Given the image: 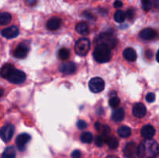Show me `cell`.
I'll return each instance as SVG.
<instances>
[{
  "label": "cell",
  "instance_id": "cell-1",
  "mask_svg": "<svg viewBox=\"0 0 159 158\" xmlns=\"http://www.w3.org/2000/svg\"><path fill=\"white\" fill-rule=\"evenodd\" d=\"M158 153V143L152 139L143 140L137 150V155L139 158H155Z\"/></svg>",
  "mask_w": 159,
  "mask_h": 158
},
{
  "label": "cell",
  "instance_id": "cell-2",
  "mask_svg": "<svg viewBox=\"0 0 159 158\" xmlns=\"http://www.w3.org/2000/svg\"><path fill=\"white\" fill-rule=\"evenodd\" d=\"M0 74L2 77L7 79L12 84H22L26 80V74L23 71L16 69L13 65L10 64H5L0 71Z\"/></svg>",
  "mask_w": 159,
  "mask_h": 158
},
{
  "label": "cell",
  "instance_id": "cell-3",
  "mask_svg": "<svg viewBox=\"0 0 159 158\" xmlns=\"http://www.w3.org/2000/svg\"><path fill=\"white\" fill-rule=\"evenodd\" d=\"M93 57L99 63H107L111 59L110 49L103 45H97L93 52Z\"/></svg>",
  "mask_w": 159,
  "mask_h": 158
},
{
  "label": "cell",
  "instance_id": "cell-4",
  "mask_svg": "<svg viewBox=\"0 0 159 158\" xmlns=\"http://www.w3.org/2000/svg\"><path fill=\"white\" fill-rule=\"evenodd\" d=\"M97 45H103L109 49H113L116 46L117 40L113 33L110 32L102 33L98 37L96 40Z\"/></svg>",
  "mask_w": 159,
  "mask_h": 158
},
{
  "label": "cell",
  "instance_id": "cell-5",
  "mask_svg": "<svg viewBox=\"0 0 159 158\" xmlns=\"http://www.w3.org/2000/svg\"><path fill=\"white\" fill-rule=\"evenodd\" d=\"M90 48V42L86 38H81L77 40L75 46V50L79 56L86 55Z\"/></svg>",
  "mask_w": 159,
  "mask_h": 158
},
{
  "label": "cell",
  "instance_id": "cell-6",
  "mask_svg": "<svg viewBox=\"0 0 159 158\" xmlns=\"http://www.w3.org/2000/svg\"><path fill=\"white\" fill-rule=\"evenodd\" d=\"M89 87L93 93H99L104 89L105 82L101 77H93L89 82Z\"/></svg>",
  "mask_w": 159,
  "mask_h": 158
},
{
  "label": "cell",
  "instance_id": "cell-7",
  "mask_svg": "<svg viewBox=\"0 0 159 158\" xmlns=\"http://www.w3.org/2000/svg\"><path fill=\"white\" fill-rule=\"evenodd\" d=\"M15 128L12 124H6L0 129V138L4 142H9L14 134Z\"/></svg>",
  "mask_w": 159,
  "mask_h": 158
},
{
  "label": "cell",
  "instance_id": "cell-8",
  "mask_svg": "<svg viewBox=\"0 0 159 158\" xmlns=\"http://www.w3.org/2000/svg\"><path fill=\"white\" fill-rule=\"evenodd\" d=\"M30 139V136L29 134H27V133H21V134L18 135V136L16 139V147L18 148V150H20V151L25 150L26 144L29 143Z\"/></svg>",
  "mask_w": 159,
  "mask_h": 158
},
{
  "label": "cell",
  "instance_id": "cell-9",
  "mask_svg": "<svg viewBox=\"0 0 159 158\" xmlns=\"http://www.w3.org/2000/svg\"><path fill=\"white\" fill-rule=\"evenodd\" d=\"M137 147L134 143H128L124 149V154L127 158H135L137 156Z\"/></svg>",
  "mask_w": 159,
  "mask_h": 158
},
{
  "label": "cell",
  "instance_id": "cell-10",
  "mask_svg": "<svg viewBox=\"0 0 159 158\" xmlns=\"http://www.w3.org/2000/svg\"><path fill=\"white\" fill-rule=\"evenodd\" d=\"M59 71L64 74H71L76 71V65L71 61L65 62L60 65Z\"/></svg>",
  "mask_w": 159,
  "mask_h": 158
},
{
  "label": "cell",
  "instance_id": "cell-11",
  "mask_svg": "<svg viewBox=\"0 0 159 158\" xmlns=\"http://www.w3.org/2000/svg\"><path fill=\"white\" fill-rule=\"evenodd\" d=\"M19 33H20V31H19L18 28L15 26L6 28V29H2V37L7 39L15 38V37H16L19 35Z\"/></svg>",
  "mask_w": 159,
  "mask_h": 158
},
{
  "label": "cell",
  "instance_id": "cell-12",
  "mask_svg": "<svg viewBox=\"0 0 159 158\" xmlns=\"http://www.w3.org/2000/svg\"><path fill=\"white\" fill-rule=\"evenodd\" d=\"M139 35L141 38H142L143 40H152L156 38L157 32L155 29H152V28H147V29H142L140 32Z\"/></svg>",
  "mask_w": 159,
  "mask_h": 158
},
{
  "label": "cell",
  "instance_id": "cell-13",
  "mask_svg": "<svg viewBox=\"0 0 159 158\" xmlns=\"http://www.w3.org/2000/svg\"><path fill=\"white\" fill-rule=\"evenodd\" d=\"M28 53V48L26 45L20 43L16 47L14 50V57L18 59H23L26 57Z\"/></svg>",
  "mask_w": 159,
  "mask_h": 158
},
{
  "label": "cell",
  "instance_id": "cell-14",
  "mask_svg": "<svg viewBox=\"0 0 159 158\" xmlns=\"http://www.w3.org/2000/svg\"><path fill=\"white\" fill-rule=\"evenodd\" d=\"M146 107L142 103H136L133 107V115L138 118H142L146 114Z\"/></svg>",
  "mask_w": 159,
  "mask_h": 158
},
{
  "label": "cell",
  "instance_id": "cell-15",
  "mask_svg": "<svg viewBox=\"0 0 159 158\" xmlns=\"http://www.w3.org/2000/svg\"><path fill=\"white\" fill-rule=\"evenodd\" d=\"M141 134L145 139H152L155 134V128L151 125H144L141 129Z\"/></svg>",
  "mask_w": 159,
  "mask_h": 158
},
{
  "label": "cell",
  "instance_id": "cell-16",
  "mask_svg": "<svg viewBox=\"0 0 159 158\" xmlns=\"http://www.w3.org/2000/svg\"><path fill=\"white\" fill-rule=\"evenodd\" d=\"M103 138L104 143H107L111 150H114V149L117 148L118 145H119V142H118V139L115 136H110V135H103Z\"/></svg>",
  "mask_w": 159,
  "mask_h": 158
},
{
  "label": "cell",
  "instance_id": "cell-17",
  "mask_svg": "<svg viewBox=\"0 0 159 158\" xmlns=\"http://www.w3.org/2000/svg\"><path fill=\"white\" fill-rule=\"evenodd\" d=\"M124 57L128 61H134L137 59V54L134 50L131 47H127L123 52Z\"/></svg>",
  "mask_w": 159,
  "mask_h": 158
},
{
  "label": "cell",
  "instance_id": "cell-18",
  "mask_svg": "<svg viewBox=\"0 0 159 158\" xmlns=\"http://www.w3.org/2000/svg\"><path fill=\"white\" fill-rule=\"evenodd\" d=\"M75 29L81 35H87L89 32V28L88 24L85 22H81V23H78L75 26Z\"/></svg>",
  "mask_w": 159,
  "mask_h": 158
},
{
  "label": "cell",
  "instance_id": "cell-19",
  "mask_svg": "<svg viewBox=\"0 0 159 158\" xmlns=\"http://www.w3.org/2000/svg\"><path fill=\"white\" fill-rule=\"evenodd\" d=\"M124 110L122 108H119L117 109L114 110L112 114V119L114 122H119L124 119Z\"/></svg>",
  "mask_w": 159,
  "mask_h": 158
},
{
  "label": "cell",
  "instance_id": "cell-20",
  "mask_svg": "<svg viewBox=\"0 0 159 158\" xmlns=\"http://www.w3.org/2000/svg\"><path fill=\"white\" fill-rule=\"evenodd\" d=\"M61 23V21L60 19L52 18L48 20V22L47 23V27L50 30H55V29H58L60 27Z\"/></svg>",
  "mask_w": 159,
  "mask_h": 158
},
{
  "label": "cell",
  "instance_id": "cell-21",
  "mask_svg": "<svg viewBox=\"0 0 159 158\" xmlns=\"http://www.w3.org/2000/svg\"><path fill=\"white\" fill-rule=\"evenodd\" d=\"M117 133L120 137L127 138L131 134V129H130V127L127 126V125H123L118 129Z\"/></svg>",
  "mask_w": 159,
  "mask_h": 158
},
{
  "label": "cell",
  "instance_id": "cell-22",
  "mask_svg": "<svg viewBox=\"0 0 159 158\" xmlns=\"http://www.w3.org/2000/svg\"><path fill=\"white\" fill-rule=\"evenodd\" d=\"M2 158H16V150L14 147H6L2 154Z\"/></svg>",
  "mask_w": 159,
  "mask_h": 158
},
{
  "label": "cell",
  "instance_id": "cell-23",
  "mask_svg": "<svg viewBox=\"0 0 159 158\" xmlns=\"http://www.w3.org/2000/svg\"><path fill=\"white\" fill-rule=\"evenodd\" d=\"M12 20V15L9 12L0 13V25H6Z\"/></svg>",
  "mask_w": 159,
  "mask_h": 158
},
{
  "label": "cell",
  "instance_id": "cell-24",
  "mask_svg": "<svg viewBox=\"0 0 159 158\" xmlns=\"http://www.w3.org/2000/svg\"><path fill=\"white\" fill-rule=\"evenodd\" d=\"M93 134L91 133H89V132H85L80 136L81 141L82 143H91L92 141H93Z\"/></svg>",
  "mask_w": 159,
  "mask_h": 158
},
{
  "label": "cell",
  "instance_id": "cell-25",
  "mask_svg": "<svg viewBox=\"0 0 159 158\" xmlns=\"http://www.w3.org/2000/svg\"><path fill=\"white\" fill-rule=\"evenodd\" d=\"M126 15L125 12L122 10H117L114 14V20L117 23H121L125 20Z\"/></svg>",
  "mask_w": 159,
  "mask_h": 158
},
{
  "label": "cell",
  "instance_id": "cell-26",
  "mask_svg": "<svg viewBox=\"0 0 159 158\" xmlns=\"http://www.w3.org/2000/svg\"><path fill=\"white\" fill-rule=\"evenodd\" d=\"M69 56H70V51L69 50H68L67 48L63 47L61 48V49L59 50L58 57L60 59H61V60H68Z\"/></svg>",
  "mask_w": 159,
  "mask_h": 158
},
{
  "label": "cell",
  "instance_id": "cell-27",
  "mask_svg": "<svg viewBox=\"0 0 159 158\" xmlns=\"http://www.w3.org/2000/svg\"><path fill=\"white\" fill-rule=\"evenodd\" d=\"M120 99L116 96H113V97L110 98V101H109V104H110V106L113 108H116V107H118L120 104Z\"/></svg>",
  "mask_w": 159,
  "mask_h": 158
},
{
  "label": "cell",
  "instance_id": "cell-28",
  "mask_svg": "<svg viewBox=\"0 0 159 158\" xmlns=\"http://www.w3.org/2000/svg\"><path fill=\"white\" fill-rule=\"evenodd\" d=\"M141 3L144 11H149L152 8V2L150 0H141Z\"/></svg>",
  "mask_w": 159,
  "mask_h": 158
},
{
  "label": "cell",
  "instance_id": "cell-29",
  "mask_svg": "<svg viewBox=\"0 0 159 158\" xmlns=\"http://www.w3.org/2000/svg\"><path fill=\"white\" fill-rule=\"evenodd\" d=\"M104 143V138L103 135H100L98 136L96 139V144L98 147H102Z\"/></svg>",
  "mask_w": 159,
  "mask_h": 158
},
{
  "label": "cell",
  "instance_id": "cell-30",
  "mask_svg": "<svg viewBox=\"0 0 159 158\" xmlns=\"http://www.w3.org/2000/svg\"><path fill=\"white\" fill-rule=\"evenodd\" d=\"M77 126L79 129H85L87 127L86 122L84 120H79L77 122Z\"/></svg>",
  "mask_w": 159,
  "mask_h": 158
},
{
  "label": "cell",
  "instance_id": "cell-31",
  "mask_svg": "<svg viewBox=\"0 0 159 158\" xmlns=\"http://www.w3.org/2000/svg\"><path fill=\"white\" fill-rule=\"evenodd\" d=\"M146 100L148 102H153L155 100V94L154 93H148V94L146 95Z\"/></svg>",
  "mask_w": 159,
  "mask_h": 158
},
{
  "label": "cell",
  "instance_id": "cell-32",
  "mask_svg": "<svg viewBox=\"0 0 159 158\" xmlns=\"http://www.w3.org/2000/svg\"><path fill=\"white\" fill-rule=\"evenodd\" d=\"M126 15V17H127L128 18V20H133V18L134 17V11L133 10V9H128L127 12V13H125Z\"/></svg>",
  "mask_w": 159,
  "mask_h": 158
},
{
  "label": "cell",
  "instance_id": "cell-33",
  "mask_svg": "<svg viewBox=\"0 0 159 158\" xmlns=\"http://www.w3.org/2000/svg\"><path fill=\"white\" fill-rule=\"evenodd\" d=\"M71 156L73 158H79L81 156V152L78 150H74L72 153H71Z\"/></svg>",
  "mask_w": 159,
  "mask_h": 158
},
{
  "label": "cell",
  "instance_id": "cell-34",
  "mask_svg": "<svg viewBox=\"0 0 159 158\" xmlns=\"http://www.w3.org/2000/svg\"><path fill=\"white\" fill-rule=\"evenodd\" d=\"M123 6V2L120 0H116L114 2V7L115 8H120Z\"/></svg>",
  "mask_w": 159,
  "mask_h": 158
},
{
  "label": "cell",
  "instance_id": "cell-35",
  "mask_svg": "<svg viewBox=\"0 0 159 158\" xmlns=\"http://www.w3.org/2000/svg\"><path fill=\"white\" fill-rule=\"evenodd\" d=\"M83 14H84V15H85V17L88 18L89 20H93V15H92L91 13H89V12H85Z\"/></svg>",
  "mask_w": 159,
  "mask_h": 158
},
{
  "label": "cell",
  "instance_id": "cell-36",
  "mask_svg": "<svg viewBox=\"0 0 159 158\" xmlns=\"http://www.w3.org/2000/svg\"><path fill=\"white\" fill-rule=\"evenodd\" d=\"M26 2L29 6H34L37 3V0H26Z\"/></svg>",
  "mask_w": 159,
  "mask_h": 158
},
{
  "label": "cell",
  "instance_id": "cell-37",
  "mask_svg": "<svg viewBox=\"0 0 159 158\" xmlns=\"http://www.w3.org/2000/svg\"><path fill=\"white\" fill-rule=\"evenodd\" d=\"M101 125H101V124H100V122H96V124H95V127H96V130L99 131V129H100V128H101Z\"/></svg>",
  "mask_w": 159,
  "mask_h": 158
},
{
  "label": "cell",
  "instance_id": "cell-38",
  "mask_svg": "<svg viewBox=\"0 0 159 158\" xmlns=\"http://www.w3.org/2000/svg\"><path fill=\"white\" fill-rule=\"evenodd\" d=\"M153 5L156 9H158L159 5V0H153Z\"/></svg>",
  "mask_w": 159,
  "mask_h": 158
},
{
  "label": "cell",
  "instance_id": "cell-39",
  "mask_svg": "<svg viewBox=\"0 0 159 158\" xmlns=\"http://www.w3.org/2000/svg\"><path fill=\"white\" fill-rule=\"evenodd\" d=\"M2 94H3V90L0 88V97H2Z\"/></svg>",
  "mask_w": 159,
  "mask_h": 158
},
{
  "label": "cell",
  "instance_id": "cell-40",
  "mask_svg": "<svg viewBox=\"0 0 159 158\" xmlns=\"http://www.w3.org/2000/svg\"><path fill=\"white\" fill-rule=\"evenodd\" d=\"M107 158H119V157H117V156H107Z\"/></svg>",
  "mask_w": 159,
  "mask_h": 158
}]
</instances>
